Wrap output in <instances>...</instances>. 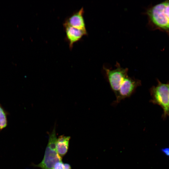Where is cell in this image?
Wrapping results in <instances>:
<instances>
[{
  "instance_id": "1",
  "label": "cell",
  "mask_w": 169,
  "mask_h": 169,
  "mask_svg": "<svg viewBox=\"0 0 169 169\" xmlns=\"http://www.w3.org/2000/svg\"><path fill=\"white\" fill-rule=\"evenodd\" d=\"M145 14L151 28L165 32L169 35V0L148 8Z\"/></svg>"
},
{
  "instance_id": "12",
  "label": "cell",
  "mask_w": 169,
  "mask_h": 169,
  "mask_svg": "<svg viewBox=\"0 0 169 169\" xmlns=\"http://www.w3.org/2000/svg\"><path fill=\"white\" fill-rule=\"evenodd\" d=\"M64 169H71V167L70 164L68 163H64Z\"/></svg>"
},
{
  "instance_id": "10",
  "label": "cell",
  "mask_w": 169,
  "mask_h": 169,
  "mask_svg": "<svg viewBox=\"0 0 169 169\" xmlns=\"http://www.w3.org/2000/svg\"><path fill=\"white\" fill-rule=\"evenodd\" d=\"M53 169H64V163L62 161L56 162L54 165Z\"/></svg>"
},
{
  "instance_id": "2",
  "label": "cell",
  "mask_w": 169,
  "mask_h": 169,
  "mask_svg": "<svg viewBox=\"0 0 169 169\" xmlns=\"http://www.w3.org/2000/svg\"><path fill=\"white\" fill-rule=\"evenodd\" d=\"M157 84L150 89L151 99L150 102L160 106L163 110L162 118L169 117V81L163 83L157 79Z\"/></svg>"
},
{
  "instance_id": "11",
  "label": "cell",
  "mask_w": 169,
  "mask_h": 169,
  "mask_svg": "<svg viewBox=\"0 0 169 169\" xmlns=\"http://www.w3.org/2000/svg\"><path fill=\"white\" fill-rule=\"evenodd\" d=\"M162 152L166 156L169 157V147H165L161 150Z\"/></svg>"
},
{
  "instance_id": "9",
  "label": "cell",
  "mask_w": 169,
  "mask_h": 169,
  "mask_svg": "<svg viewBox=\"0 0 169 169\" xmlns=\"http://www.w3.org/2000/svg\"><path fill=\"white\" fill-rule=\"evenodd\" d=\"M7 113L0 104V131L7 125Z\"/></svg>"
},
{
  "instance_id": "7",
  "label": "cell",
  "mask_w": 169,
  "mask_h": 169,
  "mask_svg": "<svg viewBox=\"0 0 169 169\" xmlns=\"http://www.w3.org/2000/svg\"><path fill=\"white\" fill-rule=\"evenodd\" d=\"M83 8L73 13L65 20L63 25H68L78 29L86 30L84 18Z\"/></svg>"
},
{
  "instance_id": "3",
  "label": "cell",
  "mask_w": 169,
  "mask_h": 169,
  "mask_svg": "<svg viewBox=\"0 0 169 169\" xmlns=\"http://www.w3.org/2000/svg\"><path fill=\"white\" fill-rule=\"evenodd\" d=\"M55 126V125L52 132L49 135V141L43 159L38 165L32 164L33 166L42 169H53L56 162L62 161V157L58 154L56 150L57 138Z\"/></svg>"
},
{
  "instance_id": "13",
  "label": "cell",
  "mask_w": 169,
  "mask_h": 169,
  "mask_svg": "<svg viewBox=\"0 0 169 169\" xmlns=\"http://www.w3.org/2000/svg\"></svg>"
},
{
  "instance_id": "5",
  "label": "cell",
  "mask_w": 169,
  "mask_h": 169,
  "mask_svg": "<svg viewBox=\"0 0 169 169\" xmlns=\"http://www.w3.org/2000/svg\"><path fill=\"white\" fill-rule=\"evenodd\" d=\"M141 85V81L140 80L127 76L121 85L116 96V100L112 103L113 105H116L121 100L130 97L136 88Z\"/></svg>"
},
{
  "instance_id": "4",
  "label": "cell",
  "mask_w": 169,
  "mask_h": 169,
  "mask_svg": "<svg viewBox=\"0 0 169 169\" xmlns=\"http://www.w3.org/2000/svg\"><path fill=\"white\" fill-rule=\"evenodd\" d=\"M115 66L116 68L113 69L104 66L103 68L110 87L116 96L122 82L128 76V69L121 67L118 63H116Z\"/></svg>"
},
{
  "instance_id": "6",
  "label": "cell",
  "mask_w": 169,
  "mask_h": 169,
  "mask_svg": "<svg viewBox=\"0 0 169 169\" xmlns=\"http://www.w3.org/2000/svg\"><path fill=\"white\" fill-rule=\"evenodd\" d=\"M66 35V39L69 48L71 50L74 44L79 41L84 36L87 35L86 30H81L73 27L63 25Z\"/></svg>"
},
{
  "instance_id": "8",
  "label": "cell",
  "mask_w": 169,
  "mask_h": 169,
  "mask_svg": "<svg viewBox=\"0 0 169 169\" xmlns=\"http://www.w3.org/2000/svg\"><path fill=\"white\" fill-rule=\"evenodd\" d=\"M70 139V136H66L63 135L59 136L57 138L56 145L57 151L62 157L67 152Z\"/></svg>"
}]
</instances>
